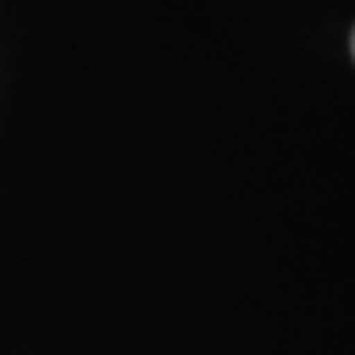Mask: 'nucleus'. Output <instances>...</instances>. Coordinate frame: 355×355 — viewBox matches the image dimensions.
Returning <instances> with one entry per match:
<instances>
[{
  "label": "nucleus",
  "instance_id": "obj_1",
  "mask_svg": "<svg viewBox=\"0 0 355 355\" xmlns=\"http://www.w3.org/2000/svg\"><path fill=\"white\" fill-rule=\"evenodd\" d=\"M352 44H355V40H352Z\"/></svg>",
  "mask_w": 355,
  "mask_h": 355
}]
</instances>
